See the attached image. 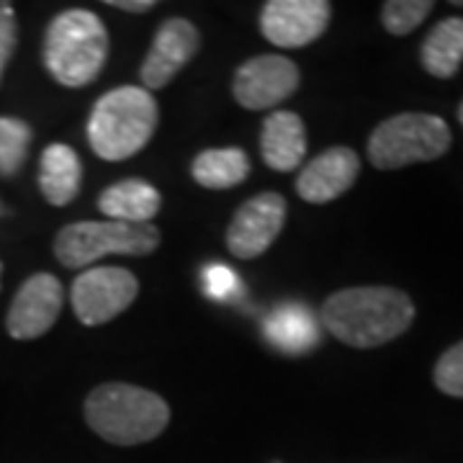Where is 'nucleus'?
Returning <instances> with one entry per match:
<instances>
[{
    "label": "nucleus",
    "mask_w": 463,
    "mask_h": 463,
    "mask_svg": "<svg viewBox=\"0 0 463 463\" xmlns=\"http://www.w3.org/2000/svg\"><path fill=\"white\" fill-rule=\"evenodd\" d=\"M319 322L350 347H379L412 327L414 304L392 286H355L325 298Z\"/></svg>",
    "instance_id": "obj_1"
},
{
    "label": "nucleus",
    "mask_w": 463,
    "mask_h": 463,
    "mask_svg": "<svg viewBox=\"0 0 463 463\" xmlns=\"http://www.w3.org/2000/svg\"><path fill=\"white\" fill-rule=\"evenodd\" d=\"M85 422L106 443L142 446L165 430L170 407L149 389L109 381L96 386L85 399Z\"/></svg>",
    "instance_id": "obj_2"
},
{
    "label": "nucleus",
    "mask_w": 463,
    "mask_h": 463,
    "mask_svg": "<svg viewBox=\"0 0 463 463\" xmlns=\"http://www.w3.org/2000/svg\"><path fill=\"white\" fill-rule=\"evenodd\" d=\"M157 121L155 96L145 88L124 85L96 100L88 118V142L100 160L121 163L147 147Z\"/></svg>",
    "instance_id": "obj_3"
},
{
    "label": "nucleus",
    "mask_w": 463,
    "mask_h": 463,
    "mask_svg": "<svg viewBox=\"0 0 463 463\" xmlns=\"http://www.w3.org/2000/svg\"><path fill=\"white\" fill-rule=\"evenodd\" d=\"M109 60V32L93 11L70 8L52 18L44 33V67L65 88H85Z\"/></svg>",
    "instance_id": "obj_4"
},
{
    "label": "nucleus",
    "mask_w": 463,
    "mask_h": 463,
    "mask_svg": "<svg viewBox=\"0 0 463 463\" xmlns=\"http://www.w3.org/2000/svg\"><path fill=\"white\" fill-rule=\"evenodd\" d=\"M160 248V230L155 224L127 222H75L60 230L54 255L70 270L93 268L106 255H149Z\"/></svg>",
    "instance_id": "obj_5"
},
{
    "label": "nucleus",
    "mask_w": 463,
    "mask_h": 463,
    "mask_svg": "<svg viewBox=\"0 0 463 463\" xmlns=\"http://www.w3.org/2000/svg\"><path fill=\"white\" fill-rule=\"evenodd\" d=\"M453 142L448 124L435 114H397L381 121L368 139V160L379 170L432 163Z\"/></svg>",
    "instance_id": "obj_6"
},
{
    "label": "nucleus",
    "mask_w": 463,
    "mask_h": 463,
    "mask_svg": "<svg viewBox=\"0 0 463 463\" xmlns=\"http://www.w3.org/2000/svg\"><path fill=\"white\" fill-rule=\"evenodd\" d=\"M139 294V281L132 270L118 265H96L85 268L72 281L70 301L72 312L85 327H99L114 317L127 312Z\"/></svg>",
    "instance_id": "obj_7"
},
{
    "label": "nucleus",
    "mask_w": 463,
    "mask_h": 463,
    "mask_svg": "<svg viewBox=\"0 0 463 463\" xmlns=\"http://www.w3.org/2000/svg\"><path fill=\"white\" fill-rule=\"evenodd\" d=\"M301 75L294 60L283 54L252 57L234 72L232 93L234 100L248 111H268L281 100L291 99L298 90Z\"/></svg>",
    "instance_id": "obj_8"
},
{
    "label": "nucleus",
    "mask_w": 463,
    "mask_h": 463,
    "mask_svg": "<svg viewBox=\"0 0 463 463\" xmlns=\"http://www.w3.org/2000/svg\"><path fill=\"white\" fill-rule=\"evenodd\" d=\"M327 0H270L260 11V32L279 50H298L327 32Z\"/></svg>",
    "instance_id": "obj_9"
},
{
    "label": "nucleus",
    "mask_w": 463,
    "mask_h": 463,
    "mask_svg": "<svg viewBox=\"0 0 463 463\" xmlns=\"http://www.w3.org/2000/svg\"><path fill=\"white\" fill-rule=\"evenodd\" d=\"M286 199L279 194H260L245 201L230 222L227 248L240 260L260 258L270 248L286 224Z\"/></svg>",
    "instance_id": "obj_10"
},
{
    "label": "nucleus",
    "mask_w": 463,
    "mask_h": 463,
    "mask_svg": "<svg viewBox=\"0 0 463 463\" xmlns=\"http://www.w3.org/2000/svg\"><path fill=\"white\" fill-rule=\"evenodd\" d=\"M65 304V288L57 276L36 273L21 283L5 317V330L14 340H36L57 325Z\"/></svg>",
    "instance_id": "obj_11"
},
{
    "label": "nucleus",
    "mask_w": 463,
    "mask_h": 463,
    "mask_svg": "<svg viewBox=\"0 0 463 463\" xmlns=\"http://www.w3.org/2000/svg\"><path fill=\"white\" fill-rule=\"evenodd\" d=\"M201 36L196 26L185 18H167L155 33L152 50L142 62V83L145 90L165 88L183 67L188 65L199 52Z\"/></svg>",
    "instance_id": "obj_12"
},
{
    "label": "nucleus",
    "mask_w": 463,
    "mask_h": 463,
    "mask_svg": "<svg viewBox=\"0 0 463 463\" xmlns=\"http://www.w3.org/2000/svg\"><path fill=\"white\" fill-rule=\"evenodd\" d=\"M358 173H361V157L355 155V149H325L298 173L297 194L307 203H330L353 188Z\"/></svg>",
    "instance_id": "obj_13"
},
{
    "label": "nucleus",
    "mask_w": 463,
    "mask_h": 463,
    "mask_svg": "<svg viewBox=\"0 0 463 463\" xmlns=\"http://www.w3.org/2000/svg\"><path fill=\"white\" fill-rule=\"evenodd\" d=\"M260 152L265 165L279 173H294L307 155V129L294 111H276L263 121Z\"/></svg>",
    "instance_id": "obj_14"
},
{
    "label": "nucleus",
    "mask_w": 463,
    "mask_h": 463,
    "mask_svg": "<svg viewBox=\"0 0 463 463\" xmlns=\"http://www.w3.org/2000/svg\"><path fill=\"white\" fill-rule=\"evenodd\" d=\"M268 343L286 355H304L322 343L319 322L309 307L288 301L276 307L263 325Z\"/></svg>",
    "instance_id": "obj_15"
},
{
    "label": "nucleus",
    "mask_w": 463,
    "mask_h": 463,
    "mask_svg": "<svg viewBox=\"0 0 463 463\" xmlns=\"http://www.w3.org/2000/svg\"><path fill=\"white\" fill-rule=\"evenodd\" d=\"M160 191L142 178H127L109 185L99 196V209L111 222L127 224H149L152 216L160 212Z\"/></svg>",
    "instance_id": "obj_16"
},
{
    "label": "nucleus",
    "mask_w": 463,
    "mask_h": 463,
    "mask_svg": "<svg viewBox=\"0 0 463 463\" xmlns=\"http://www.w3.org/2000/svg\"><path fill=\"white\" fill-rule=\"evenodd\" d=\"M80 183H83V165L75 149L60 142L44 149L39 165V188L52 206L72 203L80 191Z\"/></svg>",
    "instance_id": "obj_17"
},
{
    "label": "nucleus",
    "mask_w": 463,
    "mask_h": 463,
    "mask_svg": "<svg viewBox=\"0 0 463 463\" xmlns=\"http://www.w3.org/2000/svg\"><path fill=\"white\" fill-rule=\"evenodd\" d=\"M420 60L432 78H453L463 65V16H450L432 26L422 42Z\"/></svg>",
    "instance_id": "obj_18"
},
{
    "label": "nucleus",
    "mask_w": 463,
    "mask_h": 463,
    "mask_svg": "<svg viewBox=\"0 0 463 463\" xmlns=\"http://www.w3.org/2000/svg\"><path fill=\"white\" fill-rule=\"evenodd\" d=\"M191 175L209 191H227L248 181L250 157L240 147L203 149L191 165Z\"/></svg>",
    "instance_id": "obj_19"
},
{
    "label": "nucleus",
    "mask_w": 463,
    "mask_h": 463,
    "mask_svg": "<svg viewBox=\"0 0 463 463\" xmlns=\"http://www.w3.org/2000/svg\"><path fill=\"white\" fill-rule=\"evenodd\" d=\"M32 127L16 116H0V178H14L26 163Z\"/></svg>",
    "instance_id": "obj_20"
},
{
    "label": "nucleus",
    "mask_w": 463,
    "mask_h": 463,
    "mask_svg": "<svg viewBox=\"0 0 463 463\" xmlns=\"http://www.w3.org/2000/svg\"><path fill=\"white\" fill-rule=\"evenodd\" d=\"M432 8L435 5L430 0H389L381 8V24L394 36H407L417 26H422V21L430 16Z\"/></svg>",
    "instance_id": "obj_21"
},
{
    "label": "nucleus",
    "mask_w": 463,
    "mask_h": 463,
    "mask_svg": "<svg viewBox=\"0 0 463 463\" xmlns=\"http://www.w3.org/2000/svg\"><path fill=\"white\" fill-rule=\"evenodd\" d=\"M435 386L448 397L463 399V340L448 347L435 364Z\"/></svg>",
    "instance_id": "obj_22"
},
{
    "label": "nucleus",
    "mask_w": 463,
    "mask_h": 463,
    "mask_svg": "<svg viewBox=\"0 0 463 463\" xmlns=\"http://www.w3.org/2000/svg\"><path fill=\"white\" fill-rule=\"evenodd\" d=\"M201 286L206 297L214 301H227L234 294H240V276L224 263H209L201 270Z\"/></svg>",
    "instance_id": "obj_23"
},
{
    "label": "nucleus",
    "mask_w": 463,
    "mask_h": 463,
    "mask_svg": "<svg viewBox=\"0 0 463 463\" xmlns=\"http://www.w3.org/2000/svg\"><path fill=\"white\" fill-rule=\"evenodd\" d=\"M18 42V26H16V11L11 3H0V83H3V72L14 57Z\"/></svg>",
    "instance_id": "obj_24"
},
{
    "label": "nucleus",
    "mask_w": 463,
    "mask_h": 463,
    "mask_svg": "<svg viewBox=\"0 0 463 463\" xmlns=\"http://www.w3.org/2000/svg\"><path fill=\"white\" fill-rule=\"evenodd\" d=\"M109 5L129 14H147L155 8V0H109Z\"/></svg>",
    "instance_id": "obj_25"
},
{
    "label": "nucleus",
    "mask_w": 463,
    "mask_h": 463,
    "mask_svg": "<svg viewBox=\"0 0 463 463\" xmlns=\"http://www.w3.org/2000/svg\"><path fill=\"white\" fill-rule=\"evenodd\" d=\"M458 121H461V127H463V100H461V106H458Z\"/></svg>",
    "instance_id": "obj_26"
},
{
    "label": "nucleus",
    "mask_w": 463,
    "mask_h": 463,
    "mask_svg": "<svg viewBox=\"0 0 463 463\" xmlns=\"http://www.w3.org/2000/svg\"><path fill=\"white\" fill-rule=\"evenodd\" d=\"M0 276H3V265H0Z\"/></svg>",
    "instance_id": "obj_27"
}]
</instances>
